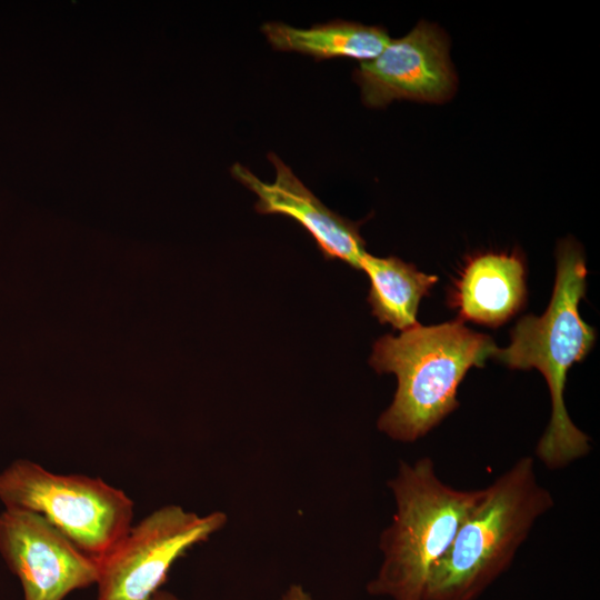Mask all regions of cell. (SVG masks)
Segmentation results:
<instances>
[{
	"label": "cell",
	"instance_id": "cell-3",
	"mask_svg": "<svg viewBox=\"0 0 600 600\" xmlns=\"http://www.w3.org/2000/svg\"><path fill=\"white\" fill-rule=\"evenodd\" d=\"M534 461L519 459L479 496L436 562L422 600H477L510 567L536 521L553 507Z\"/></svg>",
	"mask_w": 600,
	"mask_h": 600
},
{
	"label": "cell",
	"instance_id": "cell-11",
	"mask_svg": "<svg viewBox=\"0 0 600 600\" xmlns=\"http://www.w3.org/2000/svg\"><path fill=\"white\" fill-rule=\"evenodd\" d=\"M272 48L294 51L316 60L349 58L363 61L374 59L391 40L378 26L333 20L309 29L282 22H267L261 27Z\"/></svg>",
	"mask_w": 600,
	"mask_h": 600
},
{
	"label": "cell",
	"instance_id": "cell-12",
	"mask_svg": "<svg viewBox=\"0 0 600 600\" xmlns=\"http://www.w3.org/2000/svg\"><path fill=\"white\" fill-rule=\"evenodd\" d=\"M360 270L369 277L368 302L380 323L400 331L419 324L420 301L437 283L438 277L421 272L399 258H379L368 252L361 260Z\"/></svg>",
	"mask_w": 600,
	"mask_h": 600
},
{
	"label": "cell",
	"instance_id": "cell-2",
	"mask_svg": "<svg viewBox=\"0 0 600 600\" xmlns=\"http://www.w3.org/2000/svg\"><path fill=\"white\" fill-rule=\"evenodd\" d=\"M496 348L489 336L461 321L419 323L398 337L379 338L370 364L379 373H394L398 387L378 428L402 442L426 436L459 406L457 390L467 371L482 367Z\"/></svg>",
	"mask_w": 600,
	"mask_h": 600
},
{
	"label": "cell",
	"instance_id": "cell-7",
	"mask_svg": "<svg viewBox=\"0 0 600 600\" xmlns=\"http://www.w3.org/2000/svg\"><path fill=\"white\" fill-rule=\"evenodd\" d=\"M0 553L19 578L24 600H62L98 581L99 562L32 511L0 513Z\"/></svg>",
	"mask_w": 600,
	"mask_h": 600
},
{
	"label": "cell",
	"instance_id": "cell-1",
	"mask_svg": "<svg viewBox=\"0 0 600 600\" xmlns=\"http://www.w3.org/2000/svg\"><path fill=\"white\" fill-rule=\"evenodd\" d=\"M587 268L583 252L572 239L557 250V277L550 303L540 316H524L510 332V344L496 348L492 357L509 369H538L549 387L550 422L540 438L536 454L549 469L567 467L587 456L589 437L574 426L563 400L567 372L580 362L596 341V331L579 313L586 296Z\"/></svg>",
	"mask_w": 600,
	"mask_h": 600
},
{
	"label": "cell",
	"instance_id": "cell-14",
	"mask_svg": "<svg viewBox=\"0 0 600 600\" xmlns=\"http://www.w3.org/2000/svg\"><path fill=\"white\" fill-rule=\"evenodd\" d=\"M150 600H181L174 594L164 591V590H158Z\"/></svg>",
	"mask_w": 600,
	"mask_h": 600
},
{
	"label": "cell",
	"instance_id": "cell-5",
	"mask_svg": "<svg viewBox=\"0 0 600 600\" xmlns=\"http://www.w3.org/2000/svg\"><path fill=\"white\" fill-rule=\"evenodd\" d=\"M0 500L6 508L41 516L98 562L132 526L133 502L122 490L99 478L53 473L29 460L0 472Z\"/></svg>",
	"mask_w": 600,
	"mask_h": 600
},
{
	"label": "cell",
	"instance_id": "cell-8",
	"mask_svg": "<svg viewBox=\"0 0 600 600\" xmlns=\"http://www.w3.org/2000/svg\"><path fill=\"white\" fill-rule=\"evenodd\" d=\"M353 80L370 108L394 100L440 103L450 99L457 87L448 39L438 26L426 21L404 37L390 40L374 59L360 62Z\"/></svg>",
	"mask_w": 600,
	"mask_h": 600
},
{
	"label": "cell",
	"instance_id": "cell-6",
	"mask_svg": "<svg viewBox=\"0 0 600 600\" xmlns=\"http://www.w3.org/2000/svg\"><path fill=\"white\" fill-rule=\"evenodd\" d=\"M226 522L221 511L199 516L176 504L157 509L99 561L98 600H150L173 562Z\"/></svg>",
	"mask_w": 600,
	"mask_h": 600
},
{
	"label": "cell",
	"instance_id": "cell-9",
	"mask_svg": "<svg viewBox=\"0 0 600 600\" xmlns=\"http://www.w3.org/2000/svg\"><path fill=\"white\" fill-rule=\"evenodd\" d=\"M268 159L276 169V179L270 183L241 163L231 167L233 178L257 194V212L291 218L314 239L326 259H338L360 269L367 251L359 223L327 208L277 154L270 153Z\"/></svg>",
	"mask_w": 600,
	"mask_h": 600
},
{
	"label": "cell",
	"instance_id": "cell-4",
	"mask_svg": "<svg viewBox=\"0 0 600 600\" xmlns=\"http://www.w3.org/2000/svg\"><path fill=\"white\" fill-rule=\"evenodd\" d=\"M388 486L396 512L380 534L383 560L367 591L392 600H422L431 569L449 548L480 489L444 483L428 457L413 463L400 461Z\"/></svg>",
	"mask_w": 600,
	"mask_h": 600
},
{
	"label": "cell",
	"instance_id": "cell-10",
	"mask_svg": "<svg viewBox=\"0 0 600 600\" xmlns=\"http://www.w3.org/2000/svg\"><path fill=\"white\" fill-rule=\"evenodd\" d=\"M526 267L521 254L513 251L486 252L464 262L449 293V306L459 321L486 327H500L524 306Z\"/></svg>",
	"mask_w": 600,
	"mask_h": 600
},
{
	"label": "cell",
	"instance_id": "cell-13",
	"mask_svg": "<svg viewBox=\"0 0 600 600\" xmlns=\"http://www.w3.org/2000/svg\"><path fill=\"white\" fill-rule=\"evenodd\" d=\"M279 600H313L300 584H291Z\"/></svg>",
	"mask_w": 600,
	"mask_h": 600
}]
</instances>
